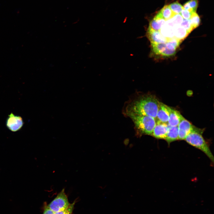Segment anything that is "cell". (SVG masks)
Listing matches in <instances>:
<instances>
[{"mask_svg": "<svg viewBox=\"0 0 214 214\" xmlns=\"http://www.w3.org/2000/svg\"><path fill=\"white\" fill-rule=\"evenodd\" d=\"M160 102L156 97L150 94H139L126 103L124 114L147 116L156 118Z\"/></svg>", "mask_w": 214, "mask_h": 214, "instance_id": "obj_1", "label": "cell"}, {"mask_svg": "<svg viewBox=\"0 0 214 214\" xmlns=\"http://www.w3.org/2000/svg\"><path fill=\"white\" fill-rule=\"evenodd\" d=\"M203 131L202 130L195 128L185 140L189 144L202 151L213 163L214 157L209 145L202 135Z\"/></svg>", "mask_w": 214, "mask_h": 214, "instance_id": "obj_2", "label": "cell"}, {"mask_svg": "<svg viewBox=\"0 0 214 214\" xmlns=\"http://www.w3.org/2000/svg\"><path fill=\"white\" fill-rule=\"evenodd\" d=\"M128 117L134 123L138 136H151L156 125L155 118L147 116L133 114L130 115Z\"/></svg>", "mask_w": 214, "mask_h": 214, "instance_id": "obj_3", "label": "cell"}, {"mask_svg": "<svg viewBox=\"0 0 214 214\" xmlns=\"http://www.w3.org/2000/svg\"><path fill=\"white\" fill-rule=\"evenodd\" d=\"M70 204L64 189L63 188L47 206L53 212L56 213L66 209Z\"/></svg>", "mask_w": 214, "mask_h": 214, "instance_id": "obj_4", "label": "cell"}, {"mask_svg": "<svg viewBox=\"0 0 214 214\" xmlns=\"http://www.w3.org/2000/svg\"><path fill=\"white\" fill-rule=\"evenodd\" d=\"M23 124L22 118L21 116L15 115L12 113L8 115L6 121L7 128L12 132H16L20 130Z\"/></svg>", "mask_w": 214, "mask_h": 214, "instance_id": "obj_5", "label": "cell"}, {"mask_svg": "<svg viewBox=\"0 0 214 214\" xmlns=\"http://www.w3.org/2000/svg\"><path fill=\"white\" fill-rule=\"evenodd\" d=\"M195 127L184 117L178 125V140H185Z\"/></svg>", "mask_w": 214, "mask_h": 214, "instance_id": "obj_6", "label": "cell"}, {"mask_svg": "<svg viewBox=\"0 0 214 214\" xmlns=\"http://www.w3.org/2000/svg\"><path fill=\"white\" fill-rule=\"evenodd\" d=\"M156 120V125L151 136L157 139H165L168 131V124Z\"/></svg>", "mask_w": 214, "mask_h": 214, "instance_id": "obj_7", "label": "cell"}, {"mask_svg": "<svg viewBox=\"0 0 214 214\" xmlns=\"http://www.w3.org/2000/svg\"><path fill=\"white\" fill-rule=\"evenodd\" d=\"M147 35L151 44L165 43L169 39L162 35L159 31L148 29Z\"/></svg>", "mask_w": 214, "mask_h": 214, "instance_id": "obj_8", "label": "cell"}, {"mask_svg": "<svg viewBox=\"0 0 214 214\" xmlns=\"http://www.w3.org/2000/svg\"><path fill=\"white\" fill-rule=\"evenodd\" d=\"M170 107L160 102L156 120L167 123L169 114Z\"/></svg>", "mask_w": 214, "mask_h": 214, "instance_id": "obj_9", "label": "cell"}, {"mask_svg": "<svg viewBox=\"0 0 214 214\" xmlns=\"http://www.w3.org/2000/svg\"><path fill=\"white\" fill-rule=\"evenodd\" d=\"M183 117L179 111L170 107L167 124L171 126H177Z\"/></svg>", "mask_w": 214, "mask_h": 214, "instance_id": "obj_10", "label": "cell"}, {"mask_svg": "<svg viewBox=\"0 0 214 214\" xmlns=\"http://www.w3.org/2000/svg\"><path fill=\"white\" fill-rule=\"evenodd\" d=\"M165 23L166 20L158 13L150 21L148 29L159 31Z\"/></svg>", "mask_w": 214, "mask_h": 214, "instance_id": "obj_11", "label": "cell"}, {"mask_svg": "<svg viewBox=\"0 0 214 214\" xmlns=\"http://www.w3.org/2000/svg\"><path fill=\"white\" fill-rule=\"evenodd\" d=\"M168 130L165 139L168 144L174 141L178 140L177 126H171L168 124Z\"/></svg>", "mask_w": 214, "mask_h": 214, "instance_id": "obj_12", "label": "cell"}, {"mask_svg": "<svg viewBox=\"0 0 214 214\" xmlns=\"http://www.w3.org/2000/svg\"><path fill=\"white\" fill-rule=\"evenodd\" d=\"M174 37L182 41L189 33L180 25H176L174 27Z\"/></svg>", "mask_w": 214, "mask_h": 214, "instance_id": "obj_13", "label": "cell"}, {"mask_svg": "<svg viewBox=\"0 0 214 214\" xmlns=\"http://www.w3.org/2000/svg\"><path fill=\"white\" fill-rule=\"evenodd\" d=\"M158 13L166 21L171 19L176 15L168 5H165Z\"/></svg>", "mask_w": 214, "mask_h": 214, "instance_id": "obj_14", "label": "cell"}, {"mask_svg": "<svg viewBox=\"0 0 214 214\" xmlns=\"http://www.w3.org/2000/svg\"><path fill=\"white\" fill-rule=\"evenodd\" d=\"M164 37L170 39L174 37V27L164 24L159 31Z\"/></svg>", "mask_w": 214, "mask_h": 214, "instance_id": "obj_15", "label": "cell"}, {"mask_svg": "<svg viewBox=\"0 0 214 214\" xmlns=\"http://www.w3.org/2000/svg\"><path fill=\"white\" fill-rule=\"evenodd\" d=\"M152 52L157 55L162 56V54L166 49V44H151Z\"/></svg>", "mask_w": 214, "mask_h": 214, "instance_id": "obj_16", "label": "cell"}, {"mask_svg": "<svg viewBox=\"0 0 214 214\" xmlns=\"http://www.w3.org/2000/svg\"><path fill=\"white\" fill-rule=\"evenodd\" d=\"M181 42V41L174 37L169 39L168 41L165 44L166 47L168 49L171 50H176Z\"/></svg>", "mask_w": 214, "mask_h": 214, "instance_id": "obj_17", "label": "cell"}, {"mask_svg": "<svg viewBox=\"0 0 214 214\" xmlns=\"http://www.w3.org/2000/svg\"><path fill=\"white\" fill-rule=\"evenodd\" d=\"M189 20L193 29L197 27L200 24V18L199 16L196 12L192 13Z\"/></svg>", "mask_w": 214, "mask_h": 214, "instance_id": "obj_18", "label": "cell"}, {"mask_svg": "<svg viewBox=\"0 0 214 214\" xmlns=\"http://www.w3.org/2000/svg\"><path fill=\"white\" fill-rule=\"evenodd\" d=\"M168 6L176 15L180 14L183 8L180 3L177 1L170 4Z\"/></svg>", "mask_w": 214, "mask_h": 214, "instance_id": "obj_19", "label": "cell"}, {"mask_svg": "<svg viewBox=\"0 0 214 214\" xmlns=\"http://www.w3.org/2000/svg\"><path fill=\"white\" fill-rule=\"evenodd\" d=\"M76 202L75 200L72 203H70L69 206L66 209L55 213L54 214H72Z\"/></svg>", "mask_w": 214, "mask_h": 214, "instance_id": "obj_20", "label": "cell"}, {"mask_svg": "<svg viewBox=\"0 0 214 214\" xmlns=\"http://www.w3.org/2000/svg\"><path fill=\"white\" fill-rule=\"evenodd\" d=\"M180 26L184 28L189 33L193 29L189 20L183 19Z\"/></svg>", "mask_w": 214, "mask_h": 214, "instance_id": "obj_21", "label": "cell"}, {"mask_svg": "<svg viewBox=\"0 0 214 214\" xmlns=\"http://www.w3.org/2000/svg\"><path fill=\"white\" fill-rule=\"evenodd\" d=\"M172 21L175 26L180 25L183 21V18L180 14L175 15L172 18Z\"/></svg>", "mask_w": 214, "mask_h": 214, "instance_id": "obj_22", "label": "cell"}, {"mask_svg": "<svg viewBox=\"0 0 214 214\" xmlns=\"http://www.w3.org/2000/svg\"><path fill=\"white\" fill-rule=\"evenodd\" d=\"M187 2L193 12H196L198 6V0H190Z\"/></svg>", "mask_w": 214, "mask_h": 214, "instance_id": "obj_23", "label": "cell"}, {"mask_svg": "<svg viewBox=\"0 0 214 214\" xmlns=\"http://www.w3.org/2000/svg\"><path fill=\"white\" fill-rule=\"evenodd\" d=\"M192 12L184 9L183 8L181 11L180 15L183 18L186 20H189Z\"/></svg>", "mask_w": 214, "mask_h": 214, "instance_id": "obj_24", "label": "cell"}, {"mask_svg": "<svg viewBox=\"0 0 214 214\" xmlns=\"http://www.w3.org/2000/svg\"><path fill=\"white\" fill-rule=\"evenodd\" d=\"M43 212V214H54V213L47 206L46 202L44 204Z\"/></svg>", "mask_w": 214, "mask_h": 214, "instance_id": "obj_25", "label": "cell"}]
</instances>
